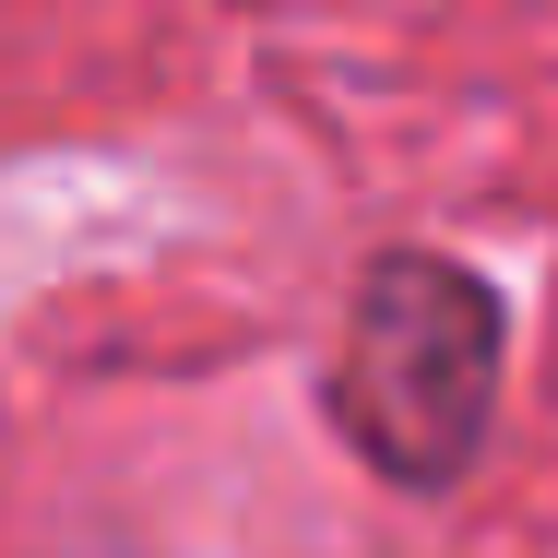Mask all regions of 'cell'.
<instances>
[{"label": "cell", "instance_id": "obj_1", "mask_svg": "<svg viewBox=\"0 0 558 558\" xmlns=\"http://www.w3.org/2000/svg\"><path fill=\"white\" fill-rule=\"evenodd\" d=\"M499 404V298L440 262V250H392L356 286L344 322V368H333V416L392 487H440L475 463Z\"/></svg>", "mask_w": 558, "mask_h": 558}]
</instances>
